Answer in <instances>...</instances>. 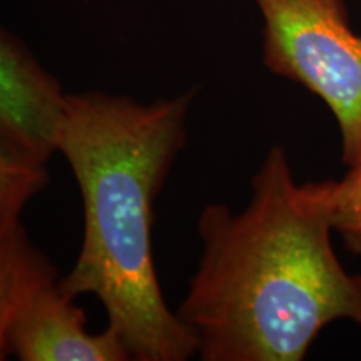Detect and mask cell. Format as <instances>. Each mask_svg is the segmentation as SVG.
<instances>
[{
	"label": "cell",
	"instance_id": "obj_6",
	"mask_svg": "<svg viewBox=\"0 0 361 361\" xmlns=\"http://www.w3.org/2000/svg\"><path fill=\"white\" fill-rule=\"evenodd\" d=\"M57 279L52 261L16 223L0 236V361L8 356V331L27 301Z\"/></svg>",
	"mask_w": 361,
	"mask_h": 361
},
{
	"label": "cell",
	"instance_id": "obj_3",
	"mask_svg": "<svg viewBox=\"0 0 361 361\" xmlns=\"http://www.w3.org/2000/svg\"><path fill=\"white\" fill-rule=\"evenodd\" d=\"M263 19V64L318 96L335 116L343 162H361V35L345 0H255Z\"/></svg>",
	"mask_w": 361,
	"mask_h": 361
},
{
	"label": "cell",
	"instance_id": "obj_4",
	"mask_svg": "<svg viewBox=\"0 0 361 361\" xmlns=\"http://www.w3.org/2000/svg\"><path fill=\"white\" fill-rule=\"evenodd\" d=\"M66 92L29 49L0 27V141L47 164Z\"/></svg>",
	"mask_w": 361,
	"mask_h": 361
},
{
	"label": "cell",
	"instance_id": "obj_5",
	"mask_svg": "<svg viewBox=\"0 0 361 361\" xmlns=\"http://www.w3.org/2000/svg\"><path fill=\"white\" fill-rule=\"evenodd\" d=\"M61 290L59 278L44 284L17 314L8 331V355L20 361H128L121 336L107 326L89 333L85 313Z\"/></svg>",
	"mask_w": 361,
	"mask_h": 361
},
{
	"label": "cell",
	"instance_id": "obj_8",
	"mask_svg": "<svg viewBox=\"0 0 361 361\" xmlns=\"http://www.w3.org/2000/svg\"><path fill=\"white\" fill-rule=\"evenodd\" d=\"M335 231L361 256V162L338 180H328Z\"/></svg>",
	"mask_w": 361,
	"mask_h": 361
},
{
	"label": "cell",
	"instance_id": "obj_2",
	"mask_svg": "<svg viewBox=\"0 0 361 361\" xmlns=\"http://www.w3.org/2000/svg\"><path fill=\"white\" fill-rule=\"evenodd\" d=\"M194 90L141 102L66 94L56 135L80 189L84 236L59 279L72 298L94 295L135 361H186L197 341L162 296L152 255L154 206L188 141Z\"/></svg>",
	"mask_w": 361,
	"mask_h": 361
},
{
	"label": "cell",
	"instance_id": "obj_7",
	"mask_svg": "<svg viewBox=\"0 0 361 361\" xmlns=\"http://www.w3.org/2000/svg\"><path fill=\"white\" fill-rule=\"evenodd\" d=\"M47 164L0 141V236L19 223L25 206L47 188Z\"/></svg>",
	"mask_w": 361,
	"mask_h": 361
},
{
	"label": "cell",
	"instance_id": "obj_1",
	"mask_svg": "<svg viewBox=\"0 0 361 361\" xmlns=\"http://www.w3.org/2000/svg\"><path fill=\"white\" fill-rule=\"evenodd\" d=\"M202 255L176 314L202 361H301L329 323L361 326V274L343 268L328 180L296 183L281 146L251 179L239 213L219 202L197 219Z\"/></svg>",
	"mask_w": 361,
	"mask_h": 361
}]
</instances>
